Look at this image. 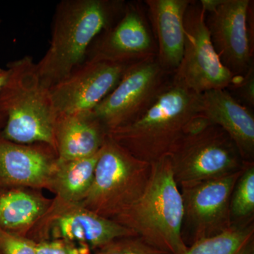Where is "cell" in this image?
Returning <instances> with one entry per match:
<instances>
[{
  "instance_id": "obj_30",
  "label": "cell",
  "mask_w": 254,
  "mask_h": 254,
  "mask_svg": "<svg viewBox=\"0 0 254 254\" xmlns=\"http://www.w3.org/2000/svg\"><path fill=\"white\" fill-rule=\"evenodd\" d=\"M252 254H254V252H253V253H252Z\"/></svg>"
},
{
  "instance_id": "obj_9",
  "label": "cell",
  "mask_w": 254,
  "mask_h": 254,
  "mask_svg": "<svg viewBox=\"0 0 254 254\" xmlns=\"http://www.w3.org/2000/svg\"><path fill=\"white\" fill-rule=\"evenodd\" d=\"M132 64L86 59L50 88L58 117L93 111L118 86Z\"/></svg>"
},
{
  "instance_id": "obj_10",
  "label": "cell",
  "mask_w": 254,
  "mask_h": 254,
  "mask_svg": "<svg viewBox=\"0 0 254 254\" xmlns=\"http://www.w3.org/2000/svg\"><path fill=\"white\" fill-rule=\"evenodd\" d=\"M250 0H222L205 15L210 39L222 64L235 76L243 77L254 66L253 46L249 28Z\"/></svg>"
},
{
  "instance_id": "obj_13",
  "label": "cell",
  "mask_w": 254,
  "mask_h": 254,
  "mask_svg": "<svg viewBox=\"0 0 254 254\" xmlns=\"http://www.w3.org/2000/svg\"><path fill=\"white\" fill-rule=\"evenodd\" d=\"M190 0H146L160 65L173 74L183 55L185 43V18Z\"/></svg>"
},
{
  "instance_id": "obj_2",
  "label": "cell",
  "mask_w": 254,
  "mask_h": 254,
  "mask_svg": "<svg viewBox=\"0 0 254 254\" xmlns=\"http://www.w3.org/2000/svg\"><path fill=\"white\" fill-rule=\"evenodd\" d=\"M201 94L168 83L153 103L131 123L108 131L133 157L152 164L168 155L184 136L187 123L200 113Z\"/></svg>"
},
{
  "instance_id": "obj_1",
  "label": "cell",
  "mask_w": 254,
  "mask_h": 254,
  "mask_svg": "<svg viewBox=\"0 0 254 254\" xmlns=\"http://www.w3.org/2000/svg\"><path fill=\"white\" fill-rule=\"evenodd\" d=\"M125 4L121 0H64L59 3L49 48L36 63L43 84L50 89L81 66L93 42L118 21Z\"/></svg>"
},
{
  "instance_id": "obj_4",
  "label": "cell",
  "mask_w": 254,
  "mask_h": 254,
  "mask_svg": "<svg viewBox=\"0 0 254 254\" xmlns=\"http://www.w3.org/2000/svg\"><path fill=\"white\" fill-rule=\"evenodd\" d=\"M149 182L139 199L114 219L136 236L169 254H182L183 198L174 177L169 155L151 164Z\"/></svg>"
},
{
  "instance_id": "obj_20",
  "label": "cell",
  "mask_w": 254,
  "mask_h": 254,
  "mask_svg": "<svg viewBox=\"0 0 254 254\" xmlns=\"http://www.w3.org/2000/svg\"><path fill=\"white\" fill-rule=\"evenodd\" d=\"M99 153L90 158L60 164L58 182L64 198L76 200L86 196L93 182Z\"/></svg>"
},
{
  "instance_id": "obj_15",
  "label": "cell",
  "mask_w": 254,
  "mask_h": 254,
  "mask_svg": "<svg viewBox=\"0 0 254 254\" xmlns=\"http://www.w3.org/2000/svg\"><path fill=\"white\" fill-rule=\"evenodd\" d=\"M53 234L57 239L81 248H101L118 239L136 236L130 229L92 210H73L61 215L55 221ZM74 246V245H73Z\"/></svg>"
},
{
  "instance_id": "obj_22",
  "label": "cell",
  "mask_w": 254,
  "mask_h": 254,
  "mask_svg": "<svg viewBox=\"0 0 254 254\" xmlns=\"http://www.w3.org/2000/svg\"><path fill=\"white\" fill-rule=\"evenodd\" d=\"M95 254H169L138 236L123 237L98 249Z\"/></svg>"
},
{
  "instance_id": "obj_29",
  "label": "cell",
  "mask_w": 254,
  "mask_h": 254,
  "mask_svg": "<svg viewBox=\"0 0 254 254\" xmlns=\"http://www.w3.org/2000/svg\"><path fill=\"white\" fill-rule=\"evenodd\" d=\"M0 23H1V20H0Z\"/></svg>"
},
{
  "instance_id": "obj_3",
  "label": "cell",
  "mask_w": 254,
  "mask_h": 254,
  "mask_svg": "<svg viewBox=\"0 0 254 254\" xmlns=\"http://www.w3.org/2000/svg\"><path fill=\"white\" fill-rule=\"evenodd\" d=\"M6 67L9 78L0 91V110L6 118L1 136L18 144L41 143L57 150L58 115L36 63L31 57L25 56Z\"/></svg>"
},
{
  "instance_id": "obj_17",
  "label": "cell",
  "mask_w": 254,
  "mask_h": 254,
  "mask_svg": "<svg viewBox=\"0 0 254 254\" xmlns=\"http://www.w3.org/2000/svg\"><path fill=\"white\" fill-rule=\"evenodd\" d=\"M49 155L42 148L8 141L0 133V181L7 185H38L52 171Z\"/></svg>"
},
{
  "instance_id": "obj_16",
  "label": "cell",
  "mask_w": 254,
  "mask_h": 254,
  "mask_svg": "<svg viewBox=\"0 0 254 254\" xmlns=\"http://www.w3.org/2000/svg\"><path fill=\"white\" fill-rule=\"evenodd\" d=\"M107 136L108 130L92 112L58 117L55 136L59 164L96 155Z\"/></svg>"
},
{
  "instance_id": "obj_27",
  "label": "cell",
  "mask_w": 254,
  "mask_h": 254,
  "mask_svg": "<svg viewBox=\"0 0 254 254\" xmlns=\"http://www.w3.org/2000/svg\"><path fill=\"white\" fill-rule=\"evenodd\" d=\"M9 76V70L7 67H0V91L4 88Z\"/></svg>"
},
{
  "instance_id": "obj_19",
  "label": "cell",
  "mask_w": 254,
  "mask_h": 254,
  "mask_svg": "<svg viewBox=\"0 0 254 254\" xmlns=\"http://www.w3.org/2000/svg\"><path fill=\"white\" fill-rule=\"evenodd\" d=\"M43 210L41 200L21 190L0 194V227L15 230L35 221Z\"/></svg>"
},
{
  "instance_id": "obj_5",
  "label": "cell",
  "mask_w": 254,
  "mask_h": 254,
  "mask_svg": "<svg viewBox=\"0 0 254 254\" xmlns=\"http://www.w3.org/2000/svg\"><path fill=\"white\" fill-rule=\"evenodd\" d=\"M151 170V164L135 158L107 136L85 196L91 210L106 218H117L139 199Z\"/></svg>"
},
{
  "instance_id": "obj_28",
  "label": "cell",
  "mask_w": 254,
  "mask_h": 254,
  "mask_svg": "<svg viewBox=\"0 0 254 254\" xmlns=\"http://www.w3.org/2000/svg\"><path fill=\"white\" fill-rule=\"evenodd\" d=\"M5 121H6V118H5L4 115L3 114L2 112L0 110V133H1L3 128H4Z\"/></svg>"
},
{
  "instance_id": "obj_24",
  "label": "cell",
  "mask_w": 254,
  "mask_h": 254,
  "mask_svg": "<svg viewBox=\"0 0 254 254\" xmlns=\"http://www.w3.org/2000/svg\"><path fill=\"white\" fill-rule=\"evenodd\" d=\"M89 250L69 245L64 241L44 242L36 245V254H88Z\"/></svg>"
},
{
  "instance_id": "obj_14",
  "label": "cell",
  "mask_w": 254,
  "mask_h": 254,
  "mask_svg": "<svg viewBox=\"0 0 254 254\" xmlns=\"http://www.w3.org/2000/svg\"><path fill=\"white\" fill-rule=\"evenodd\" d=\"M200 114L222 128L237 145L245 162H254V118L226 89L201 94Z\"/></svg>"
},
{
  "instance_id": "obj_8",
  "label": "cell",
  "mask_w": 254,
  "mask_h": 254,
  "mask_svg": "<svg viewBox=\"0 0 254 254\" xmlns=\"http://www.w3.org/2000/svg\"><path fill=\"white\" fill-rule=\"evenodd\" d=\"M172 76L160 65L157 56L132 64L118 86L92 113L108 131L124 126L154 102Z\"/></svg>"
},
{
  "instance_id": "obj_6",
  "label": "cell",
  "mask_w": 254,
  "mask_h": 254,
  "mask_svg": "<svg viewBox=\"0 0 254 254\" xmlns=\"http://www.w3.org/2000/svg\"><path fill=\"white\" fill-rule=\"evenodd\" d=\"M168 155L181 189L236 173L246 163L230 136L215 125L184 136Z\"/></svg>"
},
{
  "instance_id": "obj_7",
  "label": "cell",
  "mask_w": 254,
  "mask_h": 254,
  "mask_svg": "<svg viewBox=\"0 0 254 254\" xmlns=\"http://www.w3.org/2000/svg\"><path fill=\"white\" fill-rule=\"evenodd\" d=\"M205 16L199 3L192 1L185 15L183 55L172 76L174 83L197 94L226 89L236 78L222 64L214 48Z\"/></svg>"
},
{
  "instance_id": "obj_26",
  "label": "cell",
  "mask_w": 254,
  "mask_h": 254,
  "mask_svg": "<svg viewBox=\"0 0 254 254\" xmlns=\"http://www.w3.org/2000/svg\"><path fill=\"white\" fill-rule=\"evenodd\" d=\"M221 2L222 0H200L199 4L205 14H207L215 11Z\"/></svg>"
},
{
  "instance_id": "obj_21",
  "label": "cell",
  "mask_w": 254,
  "mask_h": 254,
  "mask_svg": "<svg viewBox=\"0 0 254 254\" xmlns=\"http://www.w3.org/2000/svg\"><path fill=\"white\" fill-rule=\"evenodd\" d=\"M254 212V163L246 162L230 200L232 225L251 218Z\"/></svg>"
},
{
  "instance_id": "obj_25",
  "label": "cell",
  "mask_w": 254,
  "mask_h": 254,
  "mask_svg": "<svg viewBox=\"0 0 254 254\" xmlns=\"http://www.w3.org/2000/svg\"><path fill=\"white\" fill-rule=\"evenodd\" d=\"M230 87L236 89L238 94L249 105H254V69L250 68L243 77L239 78L235 83Z\"/></svg>"
},
{
  "instance_id": "obj_11",
  "label": "cell",
  "mask_w": 254,
  "mask_h": 254,
  "mask_svg": "<svg viewBox=\"0 0 254 254\" xmlns=\"http://www.w3.org/2000/svg\"><path fill=\"white\" fill-rule=\"evenodd\" d=\"M243 169L181 189L184 224L190 227L193 242L215 236L232 227L230 200Z\"/></svg>"
},
{
  "instance_id": "obj_18",
  "label": "cell",
  "mask_w": 254,
  "mask_h": 254,
  "mask_svg": "<svg viewBox=\"0 0 254 254\" xmlns=\"http://www.w3.org/2000/svg\"><path fill=\"white\" fill-rule=\"evenodd\" d=\"M254 225L252 220L233 224L226 231L193 242L182 254H252Z\"/></svg>"
},
{
  "instance_id": "obj_23",
  "label": "cell",
  "mask_w": 254,
  "mask_h": 254,
  "mask_svg": "<svg viewBox=\"0 0 254 254\" xmlns=\"http://www.w3.org/2000/svg\"><path fill=\"white\" fill-rule=\"evenodd\" d=\"M36 245L0 228V251L3 254H36Z\"/></svg>"
},
{
  "instance_id": "obj_12",
  "label": "cell",
  "mask_w": 254,
  "mask_h": 254,
  "mask_svg": "<svg viewBox=\"0 0 254 254\" xmlns=\"http://www.w3.org/2000/svg\"><path fill=\"white\" fill-rule=\"evenodd\" d=\"M154 56L157 45L145 11L130 2L118 21L95 40L86 59L132 64Z\"/></svg>"
}]
</instances>
